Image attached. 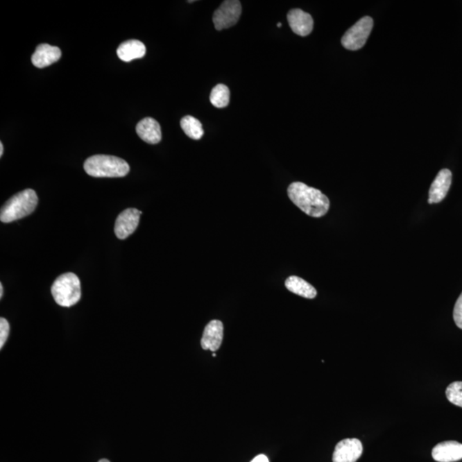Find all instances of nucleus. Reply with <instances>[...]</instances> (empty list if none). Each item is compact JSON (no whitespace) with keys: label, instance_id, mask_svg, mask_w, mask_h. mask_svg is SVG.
Wrapping results in <instances>:
<instances>
[{"label":"nucleus","instance_id":"nucleus-7","mask_svg":"<svg viewBox=\"0 0 462 462\" xmlns=\"http://www.w3.org/2000/svg\"><path fill=\"white\" fill-rule=\"evenodd\" d=\"M142 212L135 208H128L119 215L115 223V234L120 240L126 239L137 230Z\"/></svg>","mask_w":462,"mask_h":462},{"label":"nucleus","instance_id":"nucleus-2","mask_svg":"<svg viewBox=\"0 0 462 462\" xmlns=\"http://www.w3.org/2000/svg\"><path fill=\"white\" fill-rule=\"evenodd\" d=\"M84 170L94 178H123L130 172V166L120 157L98 154L85 161Z\"/></svg>","mask_w":462,"mask_h":462},{"label":"nucleus","instance_id":"nucleus-23","mask_svg":"<svg viewBox=\"0 0 462 462\" xmlns=\"http://www.w3.org/2000/svg\"><path fill=\"white\" fill-rule=\"evenodd\" d=\"M3 143L1 142L0 143V157L3 156Z\"/></svg>","mask_w":462,"mask_h":462},{"label":"nucleus","instance_id":"nucleus-4","mask_svg":"<svg viewBox=\"0 0 462 462\" xmlns=\"http://www.w3.org/2000/svg\"><path fill=\"white\" fill-rule=\"evenodd\" d=\"M51 291L55 302L65 307L76 305L82 296L79 278L72 273L58 277L51 286Z\"/></svg>","mask_w":462,"mask_h":462},{"label":"nucleus","instance_id":"nucleus-1","mask_svg":"<svg viewBox=\"0 0 462 462\" xmlns=\"http://www.w3.org/2000/svg\"><path fill=\"white\" fill-rule=\"evenodd\" d=\"M288 196L297 207L310 217L321 218L329 211L328 197L320 190L311 188L305 183H291L288 188Z\"/></svg>","mask_w":462,"mask_h":462},{"label":"nucleus","instance_id":"nucleus-22","mask_svg":"<svg viewBox=\"0 0 462 462\" xmlns=\"http://www.w3.org/2000/svg\"><path fill=\"white\" fill-rule=\"evenodd\" d=\"M251 462H269V460L265 454H259V456H256Z\"/></svg>","mask_w":462,"mask_h":462},{"label":"nucleus","instance_id":"nucleus-15","mask_svg":"<svg viewBox=\"0 0 462 462\" xmlns=\"http://www.w3.org/2000/svg\"><path fill=\"white\" fill-rule=\"evenodd\" d=\"M146 51V46L140 40H130L121 44L117 53L121 60L130 62L144 57Z\"/></svg>","mask_w":462,"mask_h":462},{"label":"nucleus","instance_id":"nucleus-10","mask_svg":"<svg viewBox=\"0 0 462 462\" xmlns=\"http://www.w3.org/2000/svg\"><path fill=\"white\" fill-rule=\"evenodd\" d=\"M223 339V325L221 321L212 320L205 326L201 347L205 350L217 351L221 346Z\"/></svg>","mask_w":462,"mask_h":462},{"label":"nucleus","instance_id":"nucleus-24","mask_svg":"<svg viewBox=\"0 0 462 462\" xmlns=\"http://www.w3.org/2000/svg\"><path fill=\"white\" fill-rule=\"evenodd\" d=\"M3 295V284H0V298H2Z\"/></svg>","mask_w":462,"mask_h":462},{"label":"nucleus","instance_id":"nucleus-12","mask_svg":"<svg viewBox=\"0 0 462 462\" xmlns=\"http://www.w3.org/2000/svg\"><path fill=\"white\" fill-rule=\"evenodd\" d=\"M432 457L438 462H456L462 459V445L456 441H446L436 445Z\"/></svg>","mask_w":462,"mask_h":462},{"label":"nucleus","instance_id":"nucleus-25","mask_svg":"<svg viewBox=\"0 0 462 462\" xmlns=\"http://www.w3.org/2000/svg\"><path fill=\"white\" fill-rule=\"evenodd\" d=\"M98 462H110L108 460L106 459H102L101 461H99Z\"/></svg>","mask_w":462,"mask_h":462},{"label":"nucleus","instance_id":"nucleus-16","mask_svg":"<svg viewBox=\"0 0 462 462\" xmlns=\"http://www.w3.org/2000/svg\"><path fill=\"white\" fill-rule=\"evenodd\" d=\"M288 291L307 299H314L317 296L316 289L299 277L291 276L285 281Z\"/></svg>","mask_w":462,"mask_h":462},{"label":"nucleus","instance_id":"nucleus-13","mask_svg":"<svg viewBox=\"0 0 462 462\" xmlns=\"http://www.w3.org/2000/svg\"><path fill=\"white\" fill-rule=\"evenodd\" d=\"M61 56V50L58 47L49 44H40L32 55L31 60L35 67L42 69L56 63Z\"/></svg>","mask_w":462,"mask_h":462},{"label":"nucleus","instance_id":"nucleus-19","mask_svg":"<svg viewBox=\"0 0 462 462\" xmlns=\"http://www.w3.org/2000/svg\"><path fill=\"white\" fill-rule=\"evenodd\" d=\"M446 397L452 404L462 408V382L451 383L446 388Z\"/></svg>","mask_w":462,"mask_h":462},{"label":"nucleus","instance_id":"nucleus-8","mask_svg":"<svg viewBox=\"0 0 462 462\" xmlns=\"http://www.w3.org/2000/svg\"><path fill=\"white\" fill-rule=\"evenodd\" d=\"M363 453V446L357 438H346L337 443L333 462H357Z\"/></svg>","mask_w":462,"mask_h":462},{"label":"nucleus","instance_id":"nucleus-18","mask_svg":"<svg viewBox=\"0 0 462 462\" xmlns=\"http://www.w3.org/2000/svg\"><path fill=\"white\" fill-rule=\"evenodd\" d=\"M230 99V92L229 87L223 85V84H218L211 92L210 101L215 108H226L229 105Z\"/></svg>","mask_w":462,"mask_h":462},{"label":"nucleus","instance_id":"nucleus-14","mask_svg":"<svg viewBox=\"0 0 462 462\" xmlns=\"http://www.w3.org/2000/svg\"><path fill=\"white\" fill-rule=\"evenodd\" d=\"M137 133L142 141L148 144H157L162 139L160 123L152 117H146L138 123Z\"/></svg>","mask_w":462,"mask_h":462},{"label":"nucleus","instance_id":"nucleus-17","mask_svg":"<svg viewBox=\"0 0 462 462\" xmlns=\"http://www.w3.org/2000/svg\"><path fill=\"white\" fill-rule=\"evenodd\" d=\"M181 127L185 133L193 140H200L204 135L203 124L192 116H185L181 120Z\"/></svg>","mask_w":462,"mask_h":462},{"label":"nucleus","instance_id":"nucleus-26","mask_svg":"<svg viewBox=\"0 0 462 462\" xmlns=\"http://www.w3.org/2000/svg\"><path fill=\"white\" fill-rule=\"evenodd\" d=\"M277 26L278 28H281L282 27V24H280V23L277 24Z\"/></svg>","mask_w":462,"mask_h":462},{"label":"nucleus","instance_id":"nucleus-11","mask_svg":"<svg viewBox=\"0 0 462 462\" xmlns=\"http://www.w3.org/2000/svg\"><path fill=\"white\" fill-rule=\"evenodd\" d=\"M288 22L292 31L300 36L311 34L314 28V19L309 13L300 9H293L288 13Z\"/></svg>","mask_w":462,"mask_h":462},{"label":"nucleus","instance_id":"nucleus-5","mask_svg":"<svg viewBox=\"0 0 462 462\" xmlns=\"http://www.w3.org/2000/svg\"><path fill=\"white\" fill-rule=\"evenodd\" d=\"M373 20L372 17H364L357 24L352 26L343 36L342 45L346 49L357 51L365 46L370 34L373 31Z\"/></svg>","mask_w":462,"mask_h":462},{"label":"nucleus","instance_id":"nucleus-20","mask_svg":"<svg viewBox=\"0 0 462 462\" xmlns=\"http://www.w3.org/2000/svg\"><path fill=\"white\" fill-rule=\"evenodd\" d=\"M10 333V325L6 318H0V348L5 345Z\"/></svg>","mask_w":462,"mask_h":462},{"label":"nucleus","instance_id":"nucleus-6","mask_svg":"<svg viewBox=\"0 0 462 462\" xmlns=\"http://www.w3.org/2000/svg\"><path fill=\"white\" fill-rule=\"evenodd\" d=\"M241 14V2L238 0H226L215 10L212 21L217 31L229 28L237 24Z\"/></svg>","mask_w":462,"mask_h":462},{"label":"nucleus","instance_id":"nucleus-21","mask_svg":"<svg viewBox=\"0 0 462 462\" xmlns=\"http://www.w3.org/2000/svg\"><path fill=\"white\" fill-rule=\"evenodd\" d=\"M453 317L456 325L462 330V293L454 305Z\"/></svg>","mask_w":462,"mask_h":462},{"label":"nucleus","instance_id":"nucleus-9","mask_svg":"<svg viewBox=\"0 0 462 462\" xmlns=\"http://www.w3.org/2000/svg\"><path fill=\"white\" fill-rule=\"evenodd\" d=\"M451 183H452V173L448 169H443L436 175L429 190V204L441 203L448 194Z\"/></svg>","mask_w":462,"mask_h":462},{"label":"nucleus","instance_id":"nucleus-3","mask_svg":"<svg viewBox=\"0 0 462 462\" xmlns=\"http://www.w3.org/2000/svg\"><path fill=\"white\" fill-rule=\"evenodd\" d=\"M37 204L38 196L35 190L25 189L15 194L3 205L0 220L3 223H10L27 217L35 210Z\"/></svg>","mask_w":462,"mask_h":462}]
</instances>
